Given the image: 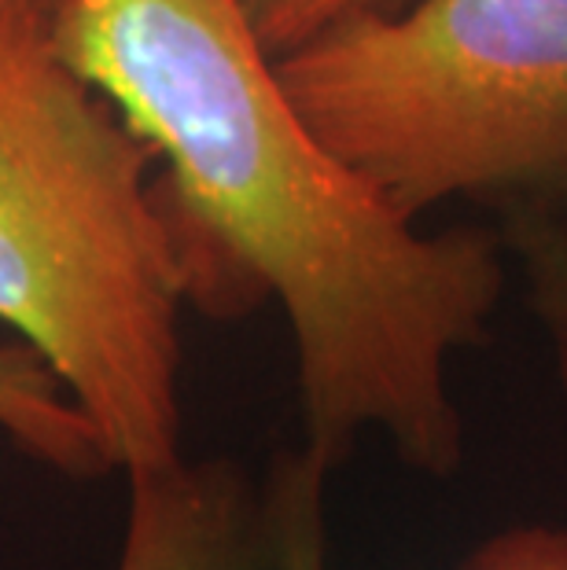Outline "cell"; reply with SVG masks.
I'll return each mask as SVG.
<instances>
[{
    "label": "cell",
    "instance_id": "obj_4",
    "mask_svg": "<svg viewBox=\"0 0 567 570\" xmlns=\"http://www.w3.org/2000/svg\"><path fill=\"white\" fill-rule=\"evenodd\" d=\"M115 570H270L262 490L233 460L137 471Z\"/></svg>",
    "mask_w": 567,
    "mask_h": 570
},
{
    "label": "cell",
    "instance_id": "obj_1",
    "mask_svg": "<svg viewBox=\"0 0 567 570\" xmlns=\"http://www.w3.org/2000/svg\"><path fill=\"white\" fill-rule=\"evenodd\" d=\"M52 33L166 163L151 196L188 306L233 321L281 302L310 453L335 471L380 431L405 468L453 479L450 361L487 343L501 236H424L350 174L239 0H67Z\"/></svg>",
    "mask_w": 567,
    "mask_h": 570
},
{
    "label": "cell",
    "instance_id": "obj_7",
    "mask_svg": "<svg viewBox=\"0 0 567 570\" xmlns=\"http://www.w3.org/2000/svg\"><path fill=\"white\" fill-rule=\"evenodd\" d=\"M270 56L292 52L317 30L354 11H391L402 0H239Z\"/></svg>",
    "mask_w": 567,
    "mask_h": 570
},
{
    "label": "cell",
    "instance_id": "obj_5",
    "mask_svg": "<svg viewBox=\"0 0 567 570\" xmlns=\"http://www.w3.org/2000/svg\"><path fill=\"white\" fill-rule=\"evenodd\" d=\"M324 468L310 449H287L273 460L262 487L270 570H329L324 527ZM457 570H567L564 527H509L476 544Z\"/></svg>",
    "mask_w": 567,
    "mask_h": 570
},
{
    "label": "cell",
    "instance_id": "obj_8",
    "mask_svg": "<svg viewBox=\"0 0 567 570\" xmlns=\"http://www.w3.org/2000/svg\"><path fill=\"white\" fill-rule=\"evenodd\" d=\"M19 4H27V8H33V11H41L45 19H56V16H59V8H63L67 0H19Z\"/></svg>",
    "mask_w": 567,
    "mask_h": 570
},
{
    "label": "cell",
    "instance_id": "obj_2",
    "mask_svg": "<svg viewBox=\"0 0 567 570\" xmlns=\"http://www.w3.org/2000/svg\"><path fill=\"white\" fill-rule=\"evenodd\" d=\"M159 155L0 0V321L100 431L111 468L180 460V295L151 196Z\"/></svg>",
    "mask_w": 567,
    "mask_h": 570
},
{
    "label": "cell",
    "instance_id": "obj_6",
    "mask_svg": "<svg viewBox=\"0 0 567 570\" xmlns=\"http://www.w3.org/2000/svg\"><path fill=\"white\" fill-rule=\"evenodd\" d=\"M0 431L22 453L70 479L111 471L100 431L30 346H0Z\"/></svg>",
    "mask_w": 567,
    "mask_h": 570
},
{
    "label": "cell",
    "instance_id": "obj_3",
    "mask_svg": "<svg viewBox=\"0 0 567 570\" xmlns=\"http://www.w3.org/2000/svg\"><path fill=\"white\" fill-rule=\"evenodd\" d=\"M273 63L313 137L405 222L446 199L567 222V0H402Z\"/></svg>",
    "mask_w": 567,
    "mask_h": 570
}]
</instances>
